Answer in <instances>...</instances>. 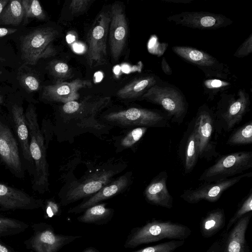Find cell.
<instances>
[{
  "mask_svg": "<svg viewBox=\"0 0 252 252\" xmlns=\"http://www.w3.org/2000/svg\"><path fill=\"white\" fill-rule=\"evenodd\" d=\"M25 114L29 131L30 151L34 166L32 188L34 191L43 194L49 190V186L46 150L50 130L45 121L40 127L36 108L33 104H29Z\"/></svg>",
  "mask_w": 252,
  "mask_h": 252,
  "instance_id": "obj_1",
  "label": "cell"
},
{
  "mask_svg": "<svg viewBox=\"0 0 252 252\" xmlns=\"http://www.w3.org/2000/svg\"><path fill=\"white\" fill-rule=\"evenodd\" d=\"M191 230L182 224L170 221L152 220L144 225L131 229L124 244L126 249H133L143 244L159 241L164 239L184 240Z\"/></svg>",
  "mask_w": 252,
  "mask_h": 252,
  "instance_id": "obj_2",
  "label": "cell"
},
{
  "mask_svg": "<svg viewBox=\"0 0 252 252\" xmlns=\"http://www.w3.org/2000/svg\"><path fill=\"white\" fill-rule=\"evenodd\" d=\"M214 111L215 126L217 134L233 130L250 110L249 94L240 89L237 94L225 92L220 95Z\"/></svg>",
  "mask_w": 252,
  "mask_h": 252,
  "instance_id": "obj_3",
  "label": "cell"
},
{
  "mask_svg": "<svg viewBox=\"0 0 252 252\" xmlns=\"http://www.w3.org/2000/svg\"><path fill=\"white\" fill-rule=\"evenodd\" d=\"M141 98L159 105L172 123L181 125L187 116L189 104L185 95L178 88L167 82L162 81L153 86Z\"/></svg>",
  "mask_w": 252,
  "mask_h": 252,
  "instance_id": "obj_4",
  "label": "cell"
},
{
  "mask_svg": "<svg viewBox=\"0 0 252 252\" xmlns=\"http://www.w3.org/2000/svg\"><path fill=\"white\" fill-rule=\"evenodd\" d=\"M103 119L108 124L121 127H170L171 120L163 110L131 107L106 114Z\"/></svg>",
  "mask_w": 252,
  "mask_h": 252,
  "instance_id": "obj_5",
  "label": "cell"
},
{
  "mask_svg": "<svg viewBox=\"0 0 252 252\" xmlns=\"http://www.w3.org/2000/svg\"><path fill=\"white\" fill-rule=\"evenodd\" d=\"M252 167V152L239 151L219 157L206 169L198 180L214 182L240 175Z\"/></svg>",
  "mask_w": 252,
  "mask_h": 252,
  "instance_id": "obj_6",
  "label": "cell"
},
{
  "mask_svg": "<svg viewBox=\"0 0 252 252\" xmlns=\"http://www.w3.org/2000/svg\"><path fill=\"white\" fill-rule=\"evenodd\" d=\"M58 35L57 30L50 28L37 29L25 36L21 41L22 58L25 63L34 65L41 59L56 53L52 45Z\"/></svg>",
  "mask_w": 252,
  "mask_h": 252,
  "instance_id": "obj_7",
  "label": "cell"
},
{
  "mask_svg": "<svg viewBox=\"0 0 252 252\" xmlns=\"http://www.w3.org/2000/svg\"><path fill=\"white\" fill-rule=\"evenodd\" d=\"M0 161L15 177H25L20 149L10 120L0 116Z\"/></svg>",
  "mask_w": 252,
  "mask_h": 252,
  "instance_id": "obj_8",
  "label": "cell"
},
{
  "mask_svg": "<svg viewBox=\"0 0 252 252\" xmlns=\"http://www.w3.org/2000/svg\"><path fill=\"white\" fill-rule=\"evenodd\" d=\"M198 139L199 159L211 161L219 157L217 148V133L213 110L207 104L198 108L194 117Z\"/></svg>",
  "mask_w": 252,
  "mask_h": 252,
  "instance_id": "obj_9",
  "label": "cell"
},
{
  "mask_svg": "<svg viewBox=\"0 0 252 252\" xmlns=\"http://www.w3.org/2000/svg\"><path fill=\"white\" fill-rule=\"evenodd\" d=\"M110 20V10L101 11L89 31L87 61L91 67L102 65L107 63V38Z\"/></svg>",
  "mask_w": 252,
  "mask_h": 252,
  "instance_id": "obj_10",
  "label": "cell"
},
{
  "mask_svg": "<svg viewBox=\"0 0 252 252\" xmlns=\"http://www.w3.org/2000/svg\"><path fill=\"white\" fill-rule=\"evenodd\" d=\"M32 235L24 242L27 249L34 252H58L64 246L82 237L56 233L50 224L40 222L31 225Z\"/></svg>",
  "mask_w": 252,
  "mask_h": 252,
  "instance_id": "obj_11",
  "label": "cell"
},
{
  "mask_svg": "<svg viewBox=\"0 0 252 252\" xmlns=\"http://www.w3.org/2000/svg\"><path fill=\"white\" fill-rule=\"evenodd\" d=\"M172 50L183 60L201 70L205 78L229 79L231 72L228 66L206 52L187 46H174Z\"/></svg>",
  "mask_w": 252,
  "mask_h": 252,
  "instance_id": "obj_12",
  "label": "cell"
},
{
  "mask_svg": "<svg viewBox=\"0 0 252 252\" xmlns=\"http://www.w3.org/2000/svg\"><path fill=\"white\" fill-rule=\"evenodd\" d=\"M113 169H99L81 182L71 186L64 193L60 194L61 203L66 206L81 199L91 196L110 183L118 173Z\"/></svg>",
  "mask_w": 252,
  "mask_h": 252,
  "instance_id": "obj_13",
  "label": "cell"
},
{
  "mask_svg": "<svg viewBox=\"0 0 252 252\" xmlns=\"http://www.w3.org/2000/svg\"><path fill=\"white\" fill-rule=\"evenodd\" d=\"M252 173L247 172L223 180L204 182L195 188L184 190L180 197L189 204H195L202 200L210 202L217 201L227 189L245 178L251 177Z\"/></svg>",
  "mask_w": 252,
  "mask_h": 252,
  "instance_id": "obj_14",
  "label": "cell"
},
{
  "mask_svg": "<svg viewBox=\"0 0 252 252\" xmlns=\"http://www.w3.org/2000/svg\"><path fill=\"white\" fill-rule=\"evenodd\" d=\"M9 118L18 142L23 167L30 176L34 173V163L30 151L29 131L22 104L13 102L9 106Z\"/></svg>",
  "mask_w": 252,
  "mask_h": 252,
  "instance_id": "obj_15",
  "label": "cell"
},
{
  "mask_svg": "<svg viewBox=\"0 0 252 252\" xmlns=\"http://www.w3.org/2000/svg\"><path fill=\"white\" fill-rule=\"evenodd\" d=\"M166 19L176 25L200 30H217L233 23L222 14L206 11L182 12L169 16Z\"/></svg>",
  "mask_w": 252,
  "mask_h": 252,
  "instance_id": "obj_16",
  "label": "cell"
},
{
  "mask_svg": "<svg viewBox=\"0 0 252 252\" xmlns=\"http://www.w3.org/2000/svg\"><path fill=\"white\" fill-rule=\"evenodd\" d=\"M109 28V42L112 58L118 61L125 48L128 34V27L124 7L120 2L111 6Z\"/></svg>",
  "mask_w": 252,
  "mask_h": 252,
  "instance_id": "obj_17",
  "label": "cell"
},
{
  "mask_svg": "<svg viewBox=\"0 0 252 252\" xmlns=\"http://www.w3.org/2000/svg\"><path fill=\"white\" fill-rule=\"evenodd\" d=\"M44 201L25 191L0 182V211L32 210L42 207Z\"/></svg>",
  "mask_w": 252,
  "mask_h": 252,
  "instance_id": "obj_18",
  "label": "cell"
},
{
  "mask_svg": "<svg viewBox=\"0 0 252 252\" xmlns=\"http://www.w3.org/2000/svg\"><path fill=\"white\" fill-rule=\"evenodd\" d=\"M92 86V83L89 80L77 79L70 82L59 81L44 87L42 97L48 101L64 104L76 101L80 97L78 93L80 90Z\"/></svg>",
  "mask_w": 252,
  "mask_h": 252,
  "instance_id": "obj_19",
  "label": "cell"
},
{
  "mask_svg": "<svg viewBox=\"0 0 252 252\" xmlns=\"http://www.w3.org/2000/svg\"><path fill=\"white\" fill-rule=\"evenodd\" d=\"M178 155L185 174L190 173L199 159V146L197 128L193 117L188 123L180 141Z\"/></svg>",
  "mask_w": 252,
  "mask_h": 252,
  "instance_id": "obj_20",
  "label": "cell"
},
{
  "mask_svg": "<svg viewBox=\"0 0 252 252\" xmlns=\"http://www.w3.org/2000/svg\"><path fill=\"white\" fill-rule=\"evenodd\" d=\"M130 177L131 175L127 173L111 181L89 199L69 209L68 213L77 214L82 213L87 208L124 191L130 183Z\"/></svg>",
  "mask_w": 252,
  "mask_h": 252,
  "instance_id": "obj_21",
  "label": "cell"
},
{
  "mask_svg": "<svg viewBox=\"0 0 252 252\" xmlns=\"http://www.w3.org/2000/svg\"><path fill=\"white\" fill-rule=\"evenodd\" d=\"M167 172L161 171L146 187L144 194L149 203L167 209L173 207V197L167 187Z\"/></svg>",
  "mask_w": 252,
  "mask_h": 252,
  "instance_id": "obj_22",
  "label": "cell"
},
{
  "mask_svg": "<svg viewBox=\"0 0 252 252\" xmlns=\"http://www.w3.org/2000/svg\"><path fill=\"white\" fill-rule=\"evenodd\" d=\"M109 97L87 96L79 102L72 101L64 103L62 107V114L76 118L81 115L93 116L104 108L109 103Z\"/></svg>",
  "mask_w": 252,
  "mask_h": 252,
  "instance_id": "obj_23",
  "label": "cell"
},
{
  "mask_svg": "<svg viewBox=\"0 0 252 252\" xmlns=\"http://www.w3.org/2000/svg\"><path fill=\"white\" fill-rule=\"evenodd\" d=\"M252 215V212L246 214L234 224L228 235L225 234L222 252H249L246 232Z\"/></svg>",
  "mask_w": 252,
  "mask_h": 252,
  "instance_id": "obj_24",
  "label": "cell"
},
{
  "mask_svg": "<svg viewBox=\"0 0 252 252\" xmlns=\"http://www.w3.org/2000/svg\"><path fill=\"white\" fill-rule=\"evenodd\" d=\"M162 80L154 74H147L137 78L119 90L116 94L120 98L135 99L141 96L150 88Z\"/></svg>",
  "mask_w": 252,
  "mask_h": 252,
  "instance_id": "obj_25",
  "label": "cell"
},
{
  "mask_svg": "<svg viewBox=\"0 0 252 252\" xmlns=\"http://www.w3.org/2000/svg\"><path fill=\"white\" fill-rule=\"evenodd\" d=\"M106 203H99L86 209L76 220L79 222L97 225L108 223L113 218L114 210L107 208Z\"/></svg>",
  "mask_w": 252,
  "mask_h": 252,
  "instance_id": "obj_26",
  "label": "cell"
},
{
  "mask_svg": "<svg viewBox=\"0 0 252 252\" xmlns=\"http://www.w3.org/2000/svg\"><path fill=\"white\" fill-rule=\"evenodd\" d=\"M224 210L217 208L208 212L200 223V232L205 238L210 237L221 229L225 225Z\"/></svg>",
  "mask_w": 252,
  "mask_h": 252,
  "instance_id": "obj_27",
  "label": "cell"
},
{
  "mask_svg": "<svg viewBox=\"0 0 252 252\" xmlns=\"http://www.w3.org/2000/svg\"><path fill=\"white\" fill-rule=\"evenodd\" d=\"M24 18V10L22 0H9L0 14V24L19 25Z\"/></svg>",
  "mask_w": 252,
  "mask_h": 252,
  "instance_id": "obj_28",
  "label": "cell"
},
{
  "mask_svg": "<svg viewBox=\"0 0 252 252\" xmlns=\"http://www.w3.org/2000/svg\"><path fill=\"white\" fill-rule=\"evenodd\" d=\"M233 84L228 79L205 78L202 82L204 94L208 100L212 101L217 96L227 92Z\"/></svg>",
  "mask_w": 252,
  "mask_h": 252,
  "instance_id": "obj_29",
  "label": "cell"
},
{
  "mask_svg": "<svg viewBox=\"0 0 252 252\" xmlns=\"http://www.w3.org/2000/svg\"><path fill=\"white\" fill-rule=\"evenodd\" d=\"M29 224L20 220L0 215V237H7L24 232Z\"/></svg>",
  "mask_w": 252,
  "mask_h": 252,
  "instance_id": "obj_30",
  "label": "cell"
},
{
  "mask_svg": "<svg viewBox=\"0 0 252 252\" xmlns=\"http://www.w3.org/2000/svg\"><path fill=\"white\" fill-rule=\"evenodd\" d=\"M252 143V121L234 129L229 135L226 144L230 146H240Z\"/></svg>",
  "mask_w": 252,
  "mask_h": 252,
  "instance_id": "obj_31",
  "label": "cell"
},
{
  "mask_svg": "<svg viewBox=\"0 0 252 252\" xmlns=\"http://www.w3.org/2000/svg\"><path fill=\"white\" fill-rule=\"evenodd\" d=\"M22 3L24 10V20L35 18L43 20L46 18V14L39 2L37 0H22Z\"/></svg>",
  "mask_w": 252,
  "mask_h": 252,
  "instance_id": "obj_32",
  "label": "cell"
},
{
  "mask_svg": "<svg viewBox=\"0 0 252 252\" xmlns=\"http://www.w3.org/2000/svg\"><path fill=\"white\" fill-rule=\"evenodd\" d=\"M252 211V189H251L247 196L242 200L235 213L230 219L227 226L226 231L246 214Z\"/></svg>",
  "mask_w": 252,
  "mask_h": 252,
  "instance_id": "obj_33",
  "label": "cell"
},
{
  "mask_svg": "<svg viewBox=\"0 0 252 252\" xmlns=\"http://www.w3.org/2000/svg\"><path fill=\"white\" fill-rule=\"evenodd\" d=\"M147 129V127L139 126L130 130L122 138L121 146L123 148L131 147L142 138Z\"/></svg>",
  "mask_w": 252,
  "mask_h": 252,
  "instance_id": "obj_34",
  "label": "cell"
},
{
  "mask_svg": "<svg viewBox=\"0 0 252 252\" xmlns=\"http://www.w3.org/2000/svg\"><path fill=\"white\" fill-rule=\"evenodd\" d=\"M184 242V240H172L132 252H173L178 247L183 245Z\"/></svg>",
  "mask_w": 252,
  "mask_h": 252,
  "instance_id": "obj_35",
  "label": "cell"
},
{
  "mask_svg": "<svg viewBox=\"0 0 252 252\" xmlns=\"http://www.w3.org/2000/svg\"><path fill=\"white\" fill-rule=\"evenodd\" d=\"M50 68L53 74L60 79H66L71 76V70L65 63L56 61L50 64Z\"/></svg>",
  "mask_w": 252,
  "mask_h": 252,
  "instance_id": "obj_36",
  "label": "cell"
},
{
  "mask_svg": "<svg viewBox=\"0 0 252 252\" xmlns=\"http://www.w3.org/2000/svg\"><path fill=\"white\" fill-rule=\"evenodd\" d=\"M42 209L45 219L59 216L61 214L59 205L52 199H47L44 201Z\"/></svg>",
  "mask_w": 252,
  "mask_h": 252,
  "instance_id": "obj_37",
  "label": "cell"
},
{
  "mask_svg": "<svg viewBox=\"0 0 252 252\" xmlns=\"http://www.w3.org/2000/svg\"><path fill=\"white\" fill-rule=\"evenodd\" d=\"M92 2L91 0H72L69 3V9L73 14H80L86 11Z\"/></svg>",
  "mask_w": 252,
  "mask_h": 252,
  "instance_id": "obj_38",
  "label": "cell"
},
{
  "mask_svg": "<svg viewBox=\"0 0 252 252\" xmlns=\"http://www.w3.org/2000/svg\"><path fill=\"white\" fill-rule=\"evenodd\" d=\"M252 52V34L245 39L237 49L234 56L237 58H243L249 55Z\"/></svg>",
  "mask_w": 252,
  "mask_h": 252,
  "instance_id": "obj_39",
  "label": "cell"
},
{
  "mask_svg": "<svg viewBox=\"0 0 252 252\" xmlns=\"http://www.w3.org/2000/svg\"><path fill=\"white\" fill-rule=\"evenodd\" d=\"M21 82L26 89L30 92L37 91L40 87L38 79L32 75L26 74L23 76Z\"/></svg>",
  "mask_w": 252,
  "mask_h": 252,
  "instance_id": "obj_40",
  "label": "cell"
},
{
  "mask_svg": "<svg viewBox=\"0 0 252 252\" xmlns=\"http://www.w3.org/2000/svg\"><path fill=\"white\" fill-rule=\"evenodd\" d=\"M161 69L166 75H170L172 73L171 68L167 63L166 59L163 57L161 62Z\"/></svg>",
  "mask_w": 252,
  "mask_h": 252,
  "instance_id": "obj_41",
  "label": "cell"
},
{
  "mask_svg": "<svg viewBox=\"0 0 252 252\" xmlns=\"http://www.w3.org/2000/svg\"><path fill=\"white\" fill-rule=\"evenodd\" d=\"M223 236L224 238V235ZM223 238L221 239L220 242V241H216L214 243L207 252H220L221 246L224 240Z\"/></svg>",
  "mask_w": 252,
  "mask_h": 252,
  "instance_id": "obj_42",
  "label": "cell"
},
{
  "mask_svg": "<svg viewBox=\"0 0 252 252\" xmlns=\"http://www.w3.org/2000/svg\"><path fill=\"white\" fill-rule=\"evenodd\" d=\"M16 31L17 30L15 29L0 27V37H3L6 35L10 34Z\"/></svg>",
  "mask_w": 252,
  "mask_h": 252,
  "instance_id": "obj_43",
  "label": "cell"
},
{
  "mask_svg": "<svg viewBox=\"0 0 252 252\" xmlns=\"http://www.w3.org/2000/svg\"><path fill=\"white\" fill-rule=\"evenodd\" d=\"M0 252H17L12 248L0 241Z\"/></svg>",
  "mask_w": 252,
  "mask_h": 252,
  "instance_id": "obj_44",
  "label": "cell"
},
{
  "mask_svg": "<svg viewBox=\"0 0 252 252\" xmlns=\"http://www.w3.org/2000/svg\"><path fill=\"white\" fill-rule=\"evenodd\" d=\"M163 1L168 2L180 3H190L192 0H164Z\"/></svg>",
  "mask_w": 252,
  "mask_h": 252,
  "instance_id": "obj_45",
  "label": "cell"
},
{
  "mask_svg": "<svg viewBox=\"0 0 252 252\" xmlns=\"http://www.w3.org/2000/svg\"><path fill=\"white\" fill-rule=\"evenodd\" d=\"M9 0H0V14L5 7V6L8 3Z\"/></svg>",
  "mask_w": 252,
  "mask_h": 252,
  "instance_id": "obj_46",
  "label": "cell"
},
{
  "mask_svg": "<svg viewBox=\"0 0 252 252\" xmlns=\"http://www.w3.org/2000/svg\"><path fill=\"white\" fill-rule=\"evenodd\" d=\"M82 252H100L97 249L93 247H89L85 249Z\"/></svg>",
  "mask_w": 252,
  "mask_h": 252,
  "instance_id": "obj_47",
  "label": "cell"
},
{
  "mask_svg": "<svg viewBox=\"0 0 252 252\" xmlns=\"http://www.w3.org/2000/svg\"><path fill=\"white\" fill-rule=\"evenodd\" d=\"M4 102L3 97L0 95V106Z\"/></svg>",
  "mask_w": 252,
  "mask_h": 252,
  "instance_id": "obj_48",
  "label": "cell"
},
{
  "mask_svg": "<svg viewBox=\"0 0 252 252\" xmlns=\"http://www.w3.org/2000/svg\"><path fill=\"white\" fill-rule=\"evenodd\" d=\"M4 61V59L0 57V62Z\"/></svg>",
  "mask_w": 252,
  "mask_h": 252,
  "instance_id": "obj_49",
  "label": "cell"
}]
</instances>
